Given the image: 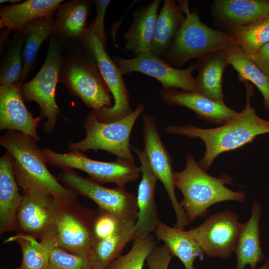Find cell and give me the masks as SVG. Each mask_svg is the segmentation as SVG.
I'll return each instance as SVG.
<instances>
[{
    "mask_svg": "<svg viewBox=\"0 0 269 269\" xmlns=\"http://www.w3.org/2000/svg\"><path fill=\"white\" fill-rule=\"evenodd\" d=\"M261 212L260 204L254 202L249 220L242 223L234 250L237 260L235 269H244L247 265L254 269L265 257L260 239Z\"/></svg>",
    "mask_w": 269,
    "mask_h": 269,
    "instance_id": "obj_22",
    "label": "cell"
},
{
    "mask_svg": "<svg viewBox=\"0 0 269 269\" xmlns=\"http://www.w3.org/2000/svg\"><path fill=\"white\" fill-rule=\"evenodd\" d=\"M7 269L2 268V269ZM20 269V267H19L16 268H15V269Z\"/></svg>",
    "mask_w": 269,
    "mask_h": 269,
    "instance_id": "obj_42",
    "label": "cell"
},
{
    "mask_svg": "<svg viewBox=\"0 0 269 269\" xmlns=\"http://www.w3.org/2000/svg\"><path fill=\"white\" fill-rule=\"evenodd\" d=\"M227 32L233 38L234 44L252 59L269 42V16Z\"/></svg>",
    "mask_w": 269,
    "mask_h": 269,
    "instance_id": "obj_31",
    "label": "cell"
},
{
    "mask_svg": "<svg viewBox=\"0 0 269 269\" xmlns=\"http://www.w3.org/2000/svg\"><path fill=\"white\" fill-rule=\"evenodd\" d=\"M131 149L139 159L142 175L137 197L138 214L135 226V239L155 233L160 221L155 201L158 179L151 169L144 150L131 145Z\"/></svg>",
    "mask_w": 269,
    "mask_h": 269,
    "instance_id": "obj_17",
    "label": "cell"
},
{
    "mask_svg": "<svg viewBox=\"0 0 269 269\" xmlns=\"http://www.w3.org/2000/svg\"><path fill=\"white\" fill-rule=\"evenodd\" d=\"M96 211L76 201L67 204L57 227V245L73 254L88 256L93 238Z\"/></svg>",
    "mask_w": 269,
    "mask_h": 269,
    "instance_id": "obj_15",
    "label": "cell"
},
{
    "mask_svg": "<svg viewBox=\"0 0 269 269\" xmlns=\"http://www.w3.org/2000/svg\"><path fill=\"white\" fill-rule=\"evenodd\" d=\"M252 59L260 70L269 77V42L263 45Z\"/></svg>",
    "mask_w": 269,
    "mask_h": 269,
    "instance_id": "obj_39",
    "label": "cell"
},
{
    "mask_svg": "<svg viewBox=\"0 0 269 269\" xmlns=\"http://www.w3.org/2000/svg\"><path fill=\"white\" fill-rule=\"evenodd\" d=\"M215 21L230 30L269 16V0H216L212 5Z\"/></svg>",
    "mask_w": 269,
    "mask_h": 269,
    "instance_id": "obj_19",
    "label": "cell"
},
{
    "mask_svg": "<svg viewBox=\"0 0 269 269\" xmlns=\"http://www.w3.org/2000/svg\"><path fill=\"white\" fill-rule=\"evenodd\" d=\"M160 2V0H154L133 12L132 23L124 34L123 39L125 50L131 51L134 57L151 51Z\"/></svg>",
    "mask_w": 269,
    "mask_h": 269,
    "instance_id": "obj_21",
    "label": "cell"
},
{
    "mask_svg": "<svg viewBox=\"0 0 269 269\" xmlns=\"http://www.w3.org/2000/svg\"><path fill=\"white\" fill-rule=\"evenodd\" d=\"M47 163L63 171L75 169L86 173L89 178L98 183H113L116 186L136 181L140 176V167L134 162L117 158L112 162L93 160L82 152L70 151L61 153L44 147L41 149Z\"/></svg>",
    "mask_w": 269,
    "mask_h": 269,
    "instance_id": "obj_6",
    "label": "cell"
},
{
    "mask_svg": "<svg viewBox=\"0 0 269 269\" xmlns=\"http://www.w3.org/2000/svg\"><path fill=\"white\" fill-rule=\"evenodd\" d=\"M24 37L23 48V69L21 83L32 70L38 51L49 36L54 32L52 17H42L26 24L21 31Z\"/></svg>",
    "mask_w": 269,
    "mask_h": 269,
    "instance_id": "obj_30",
    "label": "cell"
},
{
    "mask_svg": "<svg viewBox=\"0 0 269 269\" xmlns=\"http://www.w3.org/2000/svg\"><path fill=\"white\" fill-rule=\"evenodd\" d=\"M88 53L86 58L72 64L67 68L65 83L73 95L79 97L93 110L110 107L113 105V97L94 59Z\"/></svg>",
    "mask_w": 269,
    "mask_h": 269,
    "instance_id": "obj_14",
    "label": "cell"
},
{
    "mask_svg": "<svg viewBox=\"0 0 269 269\" xmlns=\"http://www.w3.org/2000/svg\"><path fill=\"white\" fill-rule=\"evenodd\" d=\"M132 221L98 208L93 223L92 242L103 239L115 233Z\"/></svg>",
    "mask_w": 269,
    "mask_h": 269,
    "instance_id": "obj_36",
    "label": "cell"
},
{
    "mask_svg": "<svg viewBox=\"0 0 269 269\" xmlns=\"http://www.w3.org/2000/svg\"><path fill=\"white\" fill-rule=\"evenodd\" d=\"M173 179L175 187L183 194V199L180 203L189 222L204 216L214 204L226 201L244 202L245 200L244 193L233 191L225 186L232 183L230 177L210 175L190 153L186 155L184 169L174 172Z\"/></svg>",
    "mask_w": 269,
    "mask_h": 269,
    "instance_id": "obj_3",
    "label": "cell"
},
{
    "mask_svg": "<svg viewBox=\"0 0 269 269\" xmlns=\"http://www.w3.org/2000/svg\"><path fill=\"white\" fill-rule=\"evenodd\" d=\"M91 7L88 0H72L60 5L54 22V32L68 38L82 39L87 27Z\"/></svg>",
    "mask_w": 269,
    "mask_h": 269,
    "instance_id": "obj_29",
    "label": "cell"
},
{
    "mask_svg": "<svg viewBox=\"0 0 269 269\" xmlns=\"http://www.w3.org/2000/svg\"><path fill=\"white\" fill-rule=\"evenodd\" d=\"M142 121L144 150L152 171L158 180L163 184L171 201L176 217L175 227L184 230L185 226L190 222L176 196L172 157L161 139L155 117L145 114L142 117Z\"/></svg>",
    "mask_w": 269,
    "mask_h": 269,
    "instance_id": "obj_12",
    "label": "cell"
},
{
    "mask_svg": "<svg viewBox=\"0 0 269 269\" xmlns=\"http://www.w3.org/2000/svg\"><path fill=\"white\" fill-rule=\"evenodd\" d=\"M241 225L237 214L226 209L211 215L187 232L199 243L205 255L226 259L234 252Z\"/></svg>",
    "mask_w": 269,
    "mask_h": 269,
    "instance_id": "obj_13",
    "label": "cell"
},
{
    "mask_svg": "<svg viewBox=\"0 0 269 269\" xmlns=\"http://www.w3.org/2000/svg\"><path fill=\"white\" fill-rule=\"evenodd\" d=\"M159 94L165 103L187 108L198 118L217 125L224 124L238 113L225 104L213 101L199 93L162 88Z\"/></svg>",
    "mask_w": 269,
    "mask_h": 269,
    "instance_id": "obj_18",
    "label": "cell"
},
{
    "mask_svg": "<svg viewBox=\"0 0 269 269\" xmlns=\"http://www.w3.org/2000/svg\"><path fill=\"white\" fill-rule=\"evenodd\" d=\"M16 242L22 252L20 269H49L50 252L44 241L38 242L34 237L17 233L5 240Z\"/></svg>",
    "mask_w": 269,
    "mask_h": 269,
    "instance_id": "obj_32",
    "label": "cell"
},
{
    "mask_svg": "<svg viewBox=\"0 0 269 269\" xmlns=\"http://www.w3.org/2000/svg\"><path fill=\"white\" fill-rule=\"evenodd\" d=\"M82 40L87 51L91 54L100 74L114 99L110 107L92 110L98 121L109 123L117 121L132 113L130 96L118 66L98 39L93 30V22L87 27Z\"/></svg>",
    "mask_w": 269,
    "mask_h": 269,
    "instance_id": "obj_8",
    "label": "cell"
},
{
    "mask_svg": "<svg viewBox=\"0 0 269 269\" xmlns=\"http://www.w3.org/2000/svg\"><path fill=\"white\" fill-rule=\"evenodd\" d=\"M110 0H96L94 1L96 17L93 22V30L98 39L106 49L107 35L104 29V19Z\"/></svg>",
    "mask_w": 269,
    "mask_h": 269,
    "instance_id": "obj_38",
    "label": "cell"
},
{
    "mask_svg": "<svg viewBox=\"0 0 269 269\" xmlns=\"http://www.w3.org/2000/svg\"><path fill=\"white\" fill-rule=\"evenodd\" d=\"M198 73L195 78L200 94L224 104L222 91L224 71L229 65L224 50L209 53L198 59Z\"/></svg>",
    "mask_w": 269,
    "mask_h": 269,
    "instance_id": "obj_24",
    "label": "cell"
},
{
    "mask_svg": "<svg viewBox=\"0 0 269 269\" xmlns=\"http://www.w3.org/2000/svg\"><path fill=\"white\" fill-rule=\"evenodd\" d=\"M21 0H0V3H3L6 2H9L11 4V5H14L19 3V2H21Z\"/></svg>",
    "mask_w": 269,
    "mask_h": 269,
    "instance_id": "obj_40",
    "label": "cell"
},
{
    "mask_svg": "<svg viewBox=\"0 0 269 269\" xmlns=\"http://www.w3.org/2000/svg\"><path fill=\"white\" fill-rule=\"evenodd\" d=\"M254 269H269V258L260 267Z\"/></svg>",
    "mask_w": 269,
    "mask_h": 269,
    "instance_id": "obj_41",
    "label": "cell"
},
{
    "mask_svg": "<svg viewBox=\"0 0 269 269\" xmlns=\"http://www.w3.org/2000/svg\"><path fill=\"white\" fill-rule=\"evenodd\" d=\"M0 145L11 155L14 175L23 191L51 193L67 203L76 201L77 195L50 172L33 138L17 131L7 130L0 137Z\"/></svg>",
    "mask_w": 269,
    "mask_h": 269,
    "instance_id": "obj_2",
    "label": "cell"
},
{
    "mask_svg": "<svg viewBox=\"0 0 269 269\" xmlns=\"http://www.w3.org/2000/svg\"><path fill=\"white\" fill-rule=\"evenodd\" d=\"M62 0H29L9 6L0 10V28H7L21 32L28 23L42 17H52L58 10Z\"/></svg>",
    "mask_w": 269,
    "mask_h": 269,
    "instance_id": "obj_23",
    "label": "cell"
},
{
    "mask_svg": "<svg viewBox=\"0 0 269 269\" xmlns=\"http://www.w3.org/2000/svg\"><path fill=\"white\" fill-rule=\"evenodd\" d=\"M243 83L246 92L245 108L221 126L204 129L188 124L165 128V131L169 134L198 138L204 142V155L197 163L206 172L222 153L237 149L251 143L257 136L269 133V121L258 116L256 109L251 105L250 99L254 96L253 86L249 82Z\"/></svg>",
    "mask_w": 269,
    "mask_h": 269,
    "instance_id": "obj_1",
    "label": "cell"
},
{
    "mask_svg": "<svg viewBox=\"0 0 269 269\" xmlns=\"http://www.w3.org/2000/svg\"><path fill=\"white\" fill-rule=\"evenodd\" d=\"M50 252L49 269H94L88 256L68 252L57 245L56 238L43 240Z\"/></svg>",
    "mask_w": 269,
    "mask_h": 269,
    "instance_id": "obj_35",
    "label": "cell"
},
{
    "mask_svg": "<svg viewBox=\"0 0 269 269\" xmlns=\"http://www.w3.org/2000/svg\"><path fill=\"white\" fill-rule=\"evenodd\" d=\"M229 65L238 73V80L253 84L261 92L266 110L269 112V77L257 66L254 61L235 44L223 50Z\"/></svg>",
    "mask_w": 269,
    "mask_h": 269,
    "instance_id": "obj_28",
    "label": "cell"
},
{
    "mask_svg": "<svg viewBox=\"0 0 269 269\" xmlns=\"http://www.w3.org/2000/svg\"><path fill=\"white\" fill-rule=\"evenodd\" d=\"M24 37L22 32H16L9 46L1 66L0 85L20 84L23 69V48Z\"/></svg>",
    "mask_w": 269,
    "mask_h": 269,
    "instance_id": "obj_33",
    "label": "cell"
},
{
    "mask_svg": "<svg viewBox=\"0 0 269 269\" xmlns=\"http://www.w3.org/2000/svg\"><path fill=\"white\" fill-rule=\"evenodd\" d=\"M13 160L8 152L0 158V234L16 231L17 212L22 201Z\"/></svg>",
    "mask_w": 269,
    "mask_h": 269,
    "instance_id": "obj_20",
    "label": "cell"
},
{
    "mask_svg": "<svg viewBox=\"0 0 269 269\" xmlns=\"http://www.w3.org/2000/svg\"><path fill=\"white\" fill-rule=\"evenodd\" d=\"M20 84L0 86V130H15L40 140L37 133L42 118L35 117L23 101Z\"/></svg>",
    "mask_w": 269,
    "mask_h": 269,
    "instance_id": "obj_16",
    "label": "cell"
},
{
    "mask_svg": "<svg viewBox=\"0 0 269 269\" xmlns=\"http://www.w3.org/2000/svg\"><path fill=\"white\" fill-rule=\"evenodd\" d=\"M122 75L140 72L157 79L162 88H180L199 93L193 72L198 69V62L184 69L173 67L151 51L142 53L133 58L113 56Z\"/></svg>",
    "mask_w": 269,
    "mask_h": 269,
    "instance_id": "obj_11",
    "label": "cell"
},
{
    "mask_svg": "<svg viewBox=\"0 0 269 269\" xmlns=\"http://www.w3.org/2000/svg\"><path fill=\"white\" fill-rule=\"evenodd\" d=\"M178 5L185 19L171 45L160 57L165 62L180 68L190 60L223 50L234 44L228 32L215 30L203 23L198 14L190 11L187 0H179Z\"/></svg>",
    "mask_w": 269,
    "mask_h": 269,
    "instance_id": "obj_4",
    "label": "cell"
},
{
    "mask_svg": "<svg viewBox=\"0 0 269 269\" xmlns=\"http://www.w3.org/2000/svg\"><path fill=\"white\" fill-rule=\"evenodd\" d=\"M173 256L165 244L156 245L147 258L148 269H168Z\"/></svg>",
    "mask_w": 269,
    "mask_h": 269,
    "instance_id": "obj_37",
    "label": "cell"
},
{
    "mask_svg": "<svg viewBox=\"0 0 269 269\" xmlns=\"http://www.w3.org/2000/svg\"><path fill=\"white\" fill-rule=\"evenodd\" d=\"M135 223L130 221L115 233L92 242L88 257L94 269H106L112 261L121 255L126 245L134 239Z\"/></svg>",
    "mask_w": 269,
    "mask_h": 269,
    "instance_id": "obj_26",
    "label": "cell"
},
{
    "mask_svg": "<svg viewBox=\"0 0 269 269\" xmlns=\"http://www.w3.org/2000/svg\"><path fill=\"white\" fill-rule=\"evenodd\" d=\"M58 179L76 195L92 200L98 208L126 219L136 221L138 214L137 197L124 187L107 188L90 178L78 175L73 170L63 171Z\"/></svg>",
    "mask_w": 269,
    "mask_h": 269,
    "instance_id": "obj_10",
    "label": "cell"
},
{
    "mask_svg": "<svg viewBox=\"0 0 269 269\" xmlns=\"http://www.w3.org/2000/svg\"><path fill=\"white\" fill-rule=\"evenodd\" d=\"M62 63L60 46L56 40L52 39L42 67L33 78L20 87L23 99L33 101L39 106V116L46 119L43 128L48 134L54 131L60 114L55 91Z\"/></svg>",
    "mask_w": 269,
    "mask_h": 269,
    "instance_id": "obj_9",
    "label": "cell"
},
{
    "mask_svg": "<svg viewBox=\"0 0 269 269\" xmlns=\"http://www.w3.org/2000/svg\"><path fill=\"white\" fill-rule=\"evenodd\" d=\"M154 233L159 240L164 242L172 255L180 260L185 269H196L194 266L196 258L200 257L202 260L205 254L199 243L187 231L160 222Z\"/></svg>",
    "mask_w": 269,
    "mask_h": 269,
    "instance_id": "obj_25",
    "label": "cell"
},
{
    "mask_svg": "<svg viewBox=\"0 0 269 269\" xmlns=\"http://www.w3.org/2000/svg\"><path fill=\"white\" fill-rule=\"evenodd\" d=\"M22 197L17 214V233L40 241L56 238L58 222L68 203L52 194L37 190L23 191Z\"/></svg>",
    "mask_w": 269,
    "mask_h": 269,
    "instance_id": "obj_7",
    "label": "cell"
},
{
    "mask_svg": "<svg viewBox=\"0 0 269 269\" xmlns=\"http://www.w3.org/2000/svg\"><path fill=\"white\" fill-rule=\"evenodd\" d=\"M185 19L179 6L174 0H164L158 15L152 53L161 57L169 48Z\"/></svg>",
    "mask_w": 269,
    "mask_h": 269,
    "instance_id": "obj_27",
    "label": "cell"
},
{
    "mask_svg": "<svg viewBox=\"0 0 269 269\" xmlns=\"http://www.w3.org/2000/svg\"><path fill=\"white\" fill-rule=\"evenodd\" d=\"M144 109L145 105L140 103L130 114L109 123L100 122L91 111L84 122L86 136L79 141L69 143L68 149L81 152L102 150L115 155L117 158L134 162L130 137L136 121Z\"/></svg>",
    "mask_w": 269,
    "mask_h": 269,
    "instance_id": "obj_5",
    "label": "cell"
},
{
    "mask_svg": "<svg viewBox=\"0 0 269 269\" xmlns=\"http://www.w3.org/2000/svg\"><path fill=\"white\" fill-rule=\"evenodd\" d=\"M156 245L151 234L137 238L129 252L112 261L106 269H143L147 257Z\"/></svg>",
    "mask_w": 269,
    "mask_h": 269,
    "instance_id": "obj_34",
    "label": "cell"
}]
</instances>
